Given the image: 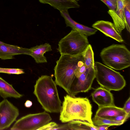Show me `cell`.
<instances>
[{
	"mask_svg": "<svg viewBox=\"0 0 130 130\" xmlns=\"http://www.w3.org/2000/svg\"><path fill=\"white\" fill-rule=\"evenodd\" d=\"M33 93L45 111L58 113L61 108L57 85L52 77L42 75L36 80Z\"/></svg>",
	"mask_w": 130,
	"mask_h": 130,
	"instance_id": "cell-1",
	"label": "cell"
},
{
	"mask_svg": "<svg viewBox=\"0 0 130 130\" xmlns=\"http://www.w3.org/2000/svg\"><path fill=\"white\" fill-rule=\"evenodd\" d=\"M59 120L63 123L79 119L93 123L92 106L88 99L67 94L60 112Z\"/></svg>",
	"mask_w": 130,
	"mask_h": 130,
	"instance_id": "cell-2",
	"label": "cell"
},
{
	"mask_svg": "<svg viewBox=\"0 0 130 130\" xmlns=\"http://www.w3.org/2000/svg\"><path fill=\"white\" fill-rule=\"evenodd\" d=\"M54 70L55 82L69 95L71 86L76 78L77 70L84 64L82 54L76 56L61 55Z\"/></svg>",
	"mask_w": 130,
	"mask_h": 130,
	"instance_id": "cell-3",
	"label": "cell"
},
{
	"mask_svg": "<svg viewBox=\"0 0 130 130\" xmlns=\"http://www.w3.org/2000/svg\"><path fill=\"white\" fill-rule=\"evenodd\" d=\"M100 56L105 65L117 70L130 66V52L123 44H112L104 48Z\"/></svg>",
	"mask_w": 130,
	"mask_h": 130,
	"instance_id": "cell-4",
	"label": "cell"
},
{
	"mask_svg": "<svg viewBox=\"0 0 130 130\" xmlns=\"http://www.w3.org/2000/svg\"><path fill=\"white\" fill-rule=\"evenodd\" d=\"M95 77L100 87L109 91H119L125 86L126 82L119 72L99 62H94Z\"/></svg>",
	"mask_w": 130,
	"mask_h": 130,
	"instance_id": "cell-5",
	"label": "cell"
},
{
	"mask_svg": "<svg viewBox=\"0 0 130 130\" xmlns=\"http://www.w3.org/2000/svg\"><path fill=\"white\" fill-rule=\"evenodd\" d=\"M89 44L87 36L72 29L59 41L57 50L61 55L76 56L82 54Z\"/></svg>",
	"mask_w": 130,
	"mask_h": 130,
	"instance_id": "cell-6",
	"label": "cell"
},
{
	"mask_svg": "<svg viewBox=\"0 0 130 130\" xmlns=\"http://www.w3.org/2000/svg\"><path fill=\"white\" fill-rule=\"evenodd\" d=\"M52 118L49 114L45 111L29 114L17 120L11 130H36L50 122Z\"/></svg>",
	"mask_w": 130,
	"mask_h": 130,
	"instance_id": "cell-7",
	"label": "cell"
},
{
	"mask_svg": "<svg viewBox=\"0 0 130 130\" xmlns=\"http://www.w3.org/2000/svg\"><path fill=\"white\" fill-rule=\"evenodd\" d=\"M95 77V68H87L83 73L75 78L71 87L69 95L74 96L79 93L88 91Z\"/></svg>",
	"mask_w": 130,
	"mask_h": 130,
	"instance_id": "cell-8",
	"label": "cell"
},
{
	"mask_svg": "<svg viewBox=\"0 0 130 130\" xmlns=\"http://www.w3.org/2000/svg\"><path fill=\"white\" fill-rule=\"evenodd\" d=\"M19 114L18 109L7 99L0 102V130L9 128Z\"/></svg>",
	"mask_w": 130,
	"mask_h": 130,
	"instance_id": "cell-9",
	"label": "cell"
},
{
	"mask_svg": "<svg viewBox=\"0 0 130 130\" xmlns=\"http://www.w3.org/2000/svg\"><path fill=\"white\" fill-rule=\"evenodd\" d=\"M91 96L93 101L99 107L115 105L113 95L110 91L101 87L95 89Z\"/></svg>",
	"mask_w": 130,
	"mask_h": 130,
	"instance_id": "cell-10",
	"label": "cell"
},
{
	"mask_svg": "<svg viewBox=\"0 0 130 130\" xmlns=\"http://www.w3.org/2000/svg\"><path fill=\"white\" fill-rule=\"evenodd\" d=\"M92 27L99 30L106 36L119 42H124L123 39L116 30L113 24L111 22L104 20L98 21L93 24Z\"/></svg>",
	"mask_w": 130,
	"mask_h": 130,
	"instance_id": "cell-11",
	"label": "cell"
},
{
	"mask_svg": "<svg viewBox=\"0 0 130 130\" xmlns=\"http://www.w3.org/2000/svg\"><path fill=\"white\" fill-rule=\"evenodd\" d=\"M31 53V51L30 48L4 43L0 44V58L2 60L12 59L15 55L19 54L30 55Z\"/></svg>",
	"mask_w": 130,
	"mask_h": 130,
	"instance_id": "cell-12",
	"label": "cell"
},
{
	"mask_svg": "<svg viewBox=\"0 0 130 130\" xmlns=\"http://www.w3.org/2000/svg\"><path fill=\"white\" fill-rule=\"evenodd\" d=\"M61 16L64 19L66 27H69L87 36L95 34L98 30L79 23L73 20L70 16L68 10L60 11Z\"/></svg>",
	"mask_w": 130,
	"mask_h": 130,
	"instance_id": "cell-13",
	"label": "cell"
},
{
	"mask_svg": "<svg viewBox=\"0 0 130 130\" xmlns=\"http://www.w3.org/2000/svg\"><path fill=\"white\" fill-rule=\"evenodd\" d=\"M40 3L50 5L59 11L67 10L71 8L80 7L76 0H38Z\"/></svg>",
	"mask_w": 130,
	"mask_h": 130,
	"instance_id": "cell-14",
	"label": "cell"
},
{
	"mask_svg": "<svg viewBox=\"0 0 130 130\" xmlns=\"http://www.w3.org/2000/svg\"><path fill=\"white\" fill-rule=\"evenodd\" d=\"M31 51L30 56L35 60L38 63L47 62L46 57L44 56V53L52 50L50 44L48 43L37 45L30 48Z\"/></svg>",
	"mask_w": 130,
	"mask_h": 130,
	"instance_id": "cell-15",
	"label": "cell"
},
{
	"mask_svg": "<svg viewBox=\"0 0 130 130\" xmlns=\"http://www.w3.org/2000/svg\"><path fill=\"white\" fill-rule=\"evenodd\" d=\"M126 114L123 108L115 105L99 107L95 115L99 117L107 119Z\"/></svg>",
	"mask_w": 130,
	"mask_h": 130,
	"instance_id": "cell-16",
	"label": "cell"
},
{
	"mask_svg": "<svg viewBox=\"0 0 130 130\" xmlns=\"http://www.w3.org/2000/svg\"><path fill=\"white\" fill-rule=\"evenodd\" d=\"M0 95L5 99L8 97L19 98L23 95L17 91L12 85L0 77Z\"/></svg>",
	"mask_w": 130,
	"mask_h": 130,
	"instance_id": "cell-17",
	"label": "cell"
},
{
	"mask_svg": "<svg viewBox=\"0 0 130 130\" xmlns=\"http://www.w3.org/2000/svg\"><path fill=\"white\" fill-rule=\"evenodd\" d=\"M66 124L67 130H97L96 126L86 121L79 119L71 120Z\"/></svg>",
	"mask_w": 130,
	"mask_h": 130,
	"instance_id": "cell-18",
	"label": "cell"
},
{
	"mask_svg": "<svg viewBox=\"0 0 130 130\" xmlns=\"http://www.w3.org/2000/svg\"><path fill=\"white\" fill-rule=\"evenodd\" d=\"M87 68H94V54L91 45L89 44L82 54Z\"/></svg>",
	"mask_w": 130,
	"mask_h": 130,
	"instance_id": "cell-19",
	"label": "cell"
},
{
	"mask_svg": "<svg viewBox=\"0 0 130 130\" xmlns=\"http://www.w3.org/2000/svg\"><path fill=\"white\" fill-rule=\"evenodd\" d=\"M93 125L98 126L102 125L107 124L119 126L124 123L123 121H117L107 119L99 117L95 115L92 119Z\"/></svg>",
	"mask_w": 130,
	"mask_h": 130,
	"instance_id": "cell-20",
	"label": "cell"
},
{
	"mask_svg": "<svg viewBox=\"0 0 130 130\" xmlns=\"http://www.w3.org/2000/svg\"><path fill=\"white\" fill-rule=\"evenodd\" d=\"M125 23L127 31L130 32V0H124Z\"/></svg>",
	"mask_w": 130,
	"mask_h": 130,
	"instance_id": "cell-21",
	"label": "cell"
},
{
	"mask_svg": "<svg viewBox=\"0 0 130 130\" xmlns=\"http://www.w3.org/2000/svg\"><path fill=\"white\" fill-rule=\"evenodd\" d=\"M0 73L19 74L24 73V72L23 70L21 69L0 68Z\"/></svg>",
	"mask_w": 130,
	"mask_h": 130,
	"instance_id": "cell-22",
	"label": "cell"
},
{
	"mask_svg": "<svg viewBox=\"0 0 130 130\" xmlns=\"http://www.w3.org/2000/svg\"><path fill=\"white\" fill-rule=\"evenodd\" d=\"M58 126V125L54 122H49L47 124L38 129V130H54Z\"/></svg>",
	"mask_w": 130,
	"mask_h": 130,
	"instance_id": "cell-23",
	"label": "cell"
},
{
	"mask_svg": "<svg viewBox=\"0 0 130 130\" xmlns=\"http://www.w3.org/2000/svg\"><path fill=\"white\" fill-rule=\"evenodd\" d=\"M123 109L126 113L128 119L130 116V97H129L125 102Z\"/></svg>",
	"mask_w": 130,
	"mask_h": 130,
	"instance_id": "cell-24",
	"label": "cell"
},
{
	"mask_svg": "<svg viewBox=\"0 0 130 130\" xmlns=\"http://www.w3.org/2000/svg\"><path fill=\"white\" fill-rule=\"evenodd\" d=\"M107 119L117 121H123L124 122L128 119L126 114L123 115L109 118Z\"/></svg>",
	"mask_w": 130,
	"mask_h": 130,
	"instance_id": "cell-25",
	"label": "cell"
},
{
	"mask_svg": "<svg viewBox=\"0 0 130 130\" xmlns=\"http://www.w3.org/2000/svg\"><path fill=\"white\" fill-rule=\"evenodd\" d=\"M108 7L109 9L116 10L117 8V5L109 0H100Z\"/></svg>",
	"mask_w": 130,
	"mask_h": 130,
	"instance_id": "cell-26",
	"label": "cell"
},
{
	"mask_svg": "<svg viewBox=\"0 0 130 130\" xmlns=\"http://www.w3.org/2000/svg\"><path fill=\"white\" fill-rule=\"evenodd\" d=\"M84 64L79 67L76 70L75 72V76L76 78H78L86 70V69Z\"/></svg>",
	"mask_w": 130,
	"mask_h": 130,
	"instance_id": "cell-27",
	"label": "cell"
},
{
	"mask_svg": "<svg viewBox=\"0 0 130 130\" xmlns=\"http://www.w3.org/2000/svg\"><path fill=\"white\" fill-rule=\"evenodd\" d=\"M111 126V125H109L104 124L96 126L97 130H106Z\"/></svg>",
	"mask_w": 130,
	"mask_h": 130,
	"instance_id": "cell-28",
	"label": "cell"
},
{
	"mask_svg": "<svg viewBox=\"0 0 130 130\" xmlns=\"http://www.w3.org/2000/svg\"><path fill=\"white\" fill-rule=\"evenodd\" d=\"M32 102L29 100H27L24 103V105L25 106L28 108H29L31 107L32 106Z\"/></svg>",
	"mask_w": 130,
	"mask_h": 130,
	"instance_id": "cell-29",
	"label": "cell"
},
{
	"mask_svg": "<svg viewBox=\"0 0 130 130\" xmlns=\"http://www.w3.org/2000/svg\"><path fill=\"white\" fill-rule=\"evenodd\" d=\"M113 3H114L115 4H116L117 5V0H109Z\"/></svg>",
	"mask_w": 130,
	"mask_h": 130,
	"instance_id": "cell-30",
	"label": "cell"
},
{
	"mask_svg": "<svg viewBox=\"0 0 130 130\" xmlns=\"http://www.w3.org/2000/svg\"><path fill=\"white\" fill-rule=\"evenodd\" d=\"M4 43V42H3L0 41V44H2V43Z\"/></svg>",
	"mask_w": 130,
	"mask_h": 130,
	"instance_id": "cell-31",
	"label": "cell"
},
{
	"mask_svg": "<svg viewBox=\"0 0 130 130\" xmlns=\"http://www.w3.org/2000/svg\"><path fill=\"white\" fill-rule=\"evenodd\" d=\"M77 1H78V0H77Z\"/></svg>",
	"mask_w": 130,
	"mask_h": 130,
	"instance_id": "cell-32",
	"label": "cell"
},
{
	"mask_svg": "<svg viewBox=\"0 0 130 130\" xmlns=\"http://www.w3.org/2000/svg\"><path fill=\"white\" fill-rule=\"evenodd\" d=\"M77 1V0H76Z\"/></svg>",
	"mask_w": 130,
	"mask_h": 130,
	"instance_id": "cell-33",
	"label": "cell"
},
{
	"mask_svg": "<svg viewBox=\"0 0 130 130\" xmlns=\"http://www.w3.org/2000/svg\"></svg>",
	"mask_w": 130,
	"mask_h": 130,
	"instance_id": "cell-34",
	"label": "cell"
}]
</instances>
